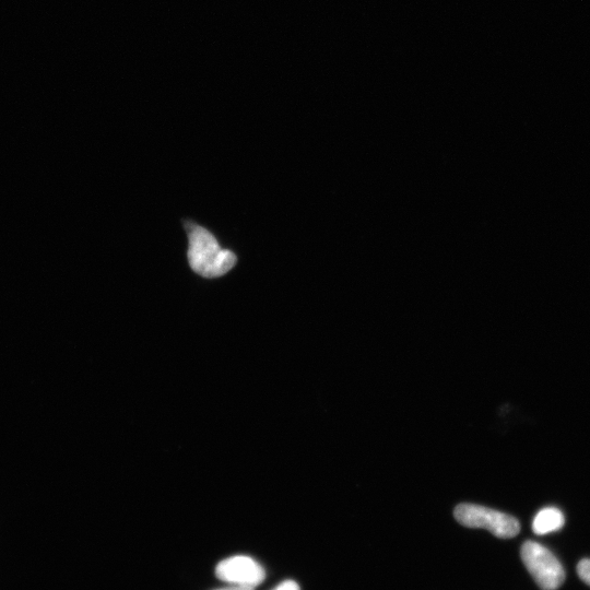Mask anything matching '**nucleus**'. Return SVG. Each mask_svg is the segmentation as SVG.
Wrapping results in <instances>:
<instances>
[{
	"mask_svg": "<svg viewBox=\"0 0 590 590\" xmlns=\"http://www.w3.org/2000/svg\"><path fill=\"white\" fill-rule=\"evenodd\" d=\"M219 580L236 587L254 589L266 578L265 569L254 559L236 556L220 562L216 569Z\"/></svg>",
	"mask_w": 590,
	"mask_h": 590,
	"instance_id": "20e7f679",
	"label": "nucleus"
},
{
	"mask_svg": "<svg viewBox=\"0 0 590 590\" xmlns=\"http://www.w3.org/2000/svg\"><path fill=\"white\" fill-rule=\"evenodd\" d=\"M188 230V262L196 274L204 278H218L229 273L236 264V256L224 250L208 230L191 223Z\"/></svg>",
	"mask_w": 590,
	"mask_h": 590,
	"instance_id": "f257e3e1",
	"label": "nucleus"
},
{
	"mask_svg": "<svg viewBox=\"0 0 590 590\" xmlns=\"http://www.w3.org/2000/svg\"><path fill=\"white\" fill-rule=\"evenodd\" d=\"M454 514L459 524L469 528L487 529L498 538H514L521 531V525L515 517L488 509L485 506L459 504Z\"/></svg>",
	"mask_w": 590,
	"mask_h": 590,
	"instance_id": "f03ea898",
	"label": "nucleus"
},
{
	"mask_svg": "<svg viewBox=\"0 0 590 590\" xmlns=\"http://www.w3.org/2000/svg\"><path fill=\"white\" fill-rule=\"evenodd\" d=\"M577 574L581 580L590 586V560L584 559L577 565Z\"/></svg>",
	"mask_w": 590,
	"mask_h": 590,
	"instance_id": "423d86ee",
	"label": "nucleus"
},
{
	"mask_svg": "<svg viewBox=\"0 0 590 590\" xmlns=\"http://www.w3.org/2000/svg\"><path fill=\"white\" fill-rule=\"evenodd\" d=\"M224 590H254V589L233 586L230 589H224Z\"/></svg>",
	"mask_w": 590,
	"mask_h": 590,
	"instance_id": "6e6552de",
	"label": "nucleus"
},
{
	"mask_svg": "<svg viewBox=\"0 0 590 590\" xmlns=\"http://www.w3.org/2000/svg\"><path fill=\"white\" fill-rule=\"evenodd\" d=\"M275 590H301L298 583L286 581L281 583Z\"/></svg>",
	"mask_w": 590,
	"mask_h": 590,
	"instance_id": "0eeeda50",
	"label": "nucleus"
},
{
	"mask_svg": "<svg viewBox=\"0 0 590 590\" xmlns=\"http://www.w3.org/2000/svg\"><path fill=\"white\" fill-rule=\"evenodd\" d=\"M522 560L542 590H557L565 581L562 564L546 547L527 541L521 550Z\"/></svg>",
	"mask_w": 590,
	"mask_h": 590,
	"instance_id": "7ed1b4c3",
	"label": "nucleus"
},
{
	"mask_svg": "<svg viewBox=\"0 0 590 590\" xmlns=\"http://www.w3.org/2000/svg\"><path fill=\"white\" fill-rule=\"evenodd\" d=\"M565 518L563 513L556 507H546L535 517L533 530L537 535H547L563 528Z\"/></svg>",
	"mask_w": 590,
	"mask_h": 590,
	"instance_id": "39448f33",
	"label": "nucleus"
}]
</instances>
